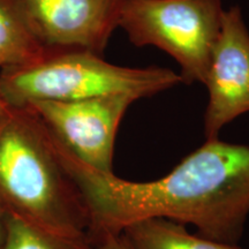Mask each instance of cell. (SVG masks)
I'll return each mask as SVG.
<instances>
[{
    "mask_svg": "<svg viewBox=\"0 0 249 249\" xmlns=\"http://www.w3.org/2000/svg\"><path fill=\"white\" fill-rule=\"evenodd\" d=\"M28 26L49 51L102 55L119 28L124 0H15Z\"/></svg>",
    "mask_w": 249,
    "mask_h": 249,
    "instance_id": "cell-6",
    "label": "cell"
},
{
    "mask_svg": "<svg viewBox=\"0 0 249 249\" xmlns=\"http://www.w3.org/2000/svg\"><path fill=\"white\" fill-rule=\"evenodd\" d=\"M7 213L2 209L0 205V249H2L4 246L5 238H6V231H7Z\"/></svg>",
    "mask_w": 249,
    "mask_h": 249,
    "instance_id": "cell-12",
    "label": "cell"
},
{
    "mask_svg": "<svg viewBox=\"0 0 249 249\" xmlns=\"http://www.w3.org/2000/svg\"><path fill=\"white\" fill-rule=\"evenodd\" d=\"M223 13L222 0H124L119 28L138 48L171 55L183 83H203Z\"/></svg>",
    "mask_w": 249,
    "mask_h": 249,
    "instance_id": "cell-4",
    "label": "cell"
},
{
    "mask_svg": "<svg viewBox=\"0 0 249 249\" xmlns=\"http://www.w3.org/2000/svg\"><path fill=\"white\" fill-rule=\"evenodd\" d=\"M2 249H93V245L89 236L58 234L8 214Z\"/></svg>",
    "mask_w": 249,
    "mask_h": 249,
    "instance_id": "cell-10",
    "label": "cell"
},
{
    "mask_svg": "<svg viewBox=\"0 0 249 249\" xmlns=\"http://www.w3.org/2000/svg\"><path fill=\"white\" fill-rule=\"evenodd\" d=\"M182 83L180 74L163 67L113 65L89 51H49L38 60L0 71V93L11 107L33 102H68L107 95L138 99Z\"/></svg>",
    "mask_w": 249,
    "mask_h": 249,
    "instance_id": "cell-3",
    "label": "cell"
},
{
    "mask_svg": "<svg viewBox=\"0 0 249 249\" xmlns=\"http://www.w3.org/2000/svg\"><path fill=\"white\" fill-rule=\"evenodd\" d=\"M132 95H107L77 101H38L27 107L51 136L76 160L105 173L113 172L119 126L133 103Z\"/></svg>",
    "mask_w": 249,
    "mask_h": 249,
    "instance_id": "cell-5",
    "label": "cell"
},
{
    "mask_svg": "<svg viewBox=\"0 0 249 249\" xmlns=\"http://www.w3.org/2000/svg\"><path fill=\"white\" fill-rule=\"evenodd\" d=\"M202 85L209 93L205 139H218L227 124L249 112V31L239 6L224 9Z\"/></svg>",
    "mask_w": 249,
    "mask_h": 249,
    "instance_id": "cell-7",
    "label": "cell"
},
{
    "mask_svg": "<svg viewBox=\"0 0 249 249\" xmlns=\"http://www.w3.org/2000/svg\"><path fill=\"white\" fill-rule=\"evenodd\" d=\"M133 249H242L188 232L186 225L165 218H147L123 230Z\"/></svg>",
    "mask_w": 249,
    "mask_h": 249,
    "instance_id": "cell-8",
    "label": "cell"
},
{
    "mask_svg": "<svg viewBox=\"0 0 249 249\" xmlns=\"http://www.w3.org/2000/svg\"><path fill=\"white\" fill-rule=\"evenodd\" d=\"M9 110H11V107L5 102V99L2 98L1 93H0V124L4 121L6 116L8 114Z\"/></svg>",
    "mask_w": 249,
    "mask_h": 249,
    "instance_id": "cell-13",
    "label": "cell"
},
{
    "mask_svg": "<svg viewBox=\"0 0 249 249\" xmlns=\"http://www.w3.org/2000/svg\"><path fill=\"white\" fill-rule=\"evenodd\" d=\"M93 249H133L124 233L102 232L89 236Z\"/></svg>",
    "mask_w": 249,
    "mask_h": 249,
    "instance_id": "cell-11",
    "label": "cell"
},
{
    "mask_svg": "<svg viewBox=\"0 0 249 249\" xmlns=\"http://www.w3.org/2000/svg\"><path fill=\"white\" fill-rule=\"evenodd\" d=\"M0 205L46 231L89 236V216L62 166L51 135L28 107H11L0 124Z\"/></svg>",
    "mask_w": 249,
    "mask_h": 249,
    "instance_id": "cell-2",
    "label": "cell"
},
{
    "mask_svg": "<svg viewBox=\"0 0 249 249\" xmlns=\"http://www.w3.org/2000/svg\"><path fill=\"white\" fill-rule=\"evenodd\" d=\"M49 52L28 26L15 0H0V71L38 60Z\"/></svg>",
    "mask_w": 249,
    "mask_h": 249,
    "instance_id": "cell-9",
    "label": "cell"
},
{
    "mask_svg": "<svg viewBox=\"0 0 249 249\" xmlns=\"http://www.w3.org/2000/svg\"><path fill=\"white\" fill-rule=\"evenodd\" d=\"M52 141L88 211L89 236L121 233L147 218L192 225L201 236L226 244L238 245L244 235L249 218V145L207 140L164 177L136 182L92 169Z\"/></svg>",
    "mask_w": 249,
    "mask_h": 249,
    "instance_id": "cell-1",
    "label": "cell"
}]
</instances>
